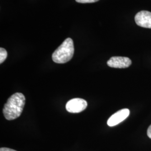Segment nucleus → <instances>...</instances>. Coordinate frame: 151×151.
Here are the masks:
<instances>
[{"label":"nucleus","mask_w":151,"mask_h":151,"mask_svg":"<svg viewBox=\"0 0 151 151\" xmlns=\"http://www.w3.org/2000/svg\"><path fill=\"white\" fill-rule=\"evenodd\" d=\"M75 52L72 39L67 38L52 54V60L57 63H65L73 57Z\"/></svg>","instance_id":"f03ea898"},{"label":"nucleus","mask_w":151,"mask_h":151,"mask_svg":"<svg viewBox=\"0 0 151 151\" xmlns=\"http://www.w3.org/2000/svg\"><path fill=\"white\" fill-rule=\"evenodd\" d=\"M99 0H76V2L78 3L82 4H86V3H93L97 2Z\"/></svg>","instance_id":"6e6552de"},{"label":"nucleus","mask_w":151,"mask_h":151,"mask_svg":"<svg viewBox=\"0 0 151 151\" xmlns=\"http://www.w3.org/2000/svg\"><path fill=\"white\" fill-rule=\"evenodd\" d=\"M135 22L140 27L151 29V12L148 11H141L135 16Z\"/></svg>","instance_id":"39448f33"},{"label":"nucleus","mask_w":151,"mask_h":151,"mask_svg":"<svg viewBox=\"0 0 151 151\" xmlns=\"http://www.w3.org/2000/svg\"><path fill=\"white\" fill-rule=\"evenodd\" d=\"M130 111L128 109H123L114 114L108 119L107 124L110 127L115 126L127 118L129 115Z\"/></svg>","instance_id":"423d86ee"},{"label":"nucleus","mask_w":151,"mask_h":151,"mask_svg":"<svg viewBox=\"0 0 151 151\" xmlns=\"http://www.w3.org/2000/svg\"><path fill=\"white\" fill-rule=\"evenodd\" d=\"M25 104V97L19 92H16L9 98L3 109L6 119L12 120L19 118L23 111Z\"/></svg>","instance_id":"f257e3e1"},{"label":"nucleus","mask_w":151,"mask_h":151,"mask_svg":"<svg viewBox=\"0 0 151 151\" xmlns=\"http://www.w3.org/2000/svg\"><path fill=\"white\" fill-rule=\"evenodd\" d=\"M0 151H16L12 149H10L9 148H1L0 149Z\"/></svg>","instance_id":"1a4fd4ad"},{"label":"nucleus","mask_w":151,"mask_h":151,"mask_svg":"<svg viewBox=\"0 0 151 151\" xmlns=\"http://www.w3.org/2000/svg\"><path fill=\"white\" fill-rule=\"evenodd\" d=\"M132 64V60L128 57H113L107 62L108 66L115 68H125Z\"/></svg>","instance_id":"20e7f679"},{"label":"nucleus","mask_w":151,"mask_h":151,"mask_svg":"<svg viewBox=\"0 0 151 151\" xmlns=\"http://www.w3.org/2000/svg\"><path fill=\"white\" fill-rule=\"evenodd\" d=\"M147 135L148 137L151 139V125L149 127L147 130Z\"/></svg>","instance_id":"9d476101"},{"label":"nucleus","mask_w":151,"mask_h":151,"mask_svg":"<svg viewBox=\"0 0 151 151\" xmlns=\"http://www.w3.org/2000/svg\"><path fill=\"white\" fill-rule=\"evenodd\" d=\"M87 103L84 99L75 98L68 101L65 105L67 111L70 113H79L86 109Z\"/></svg>","instance_id":"7ed1b4c3"},{"label":"nucleus","mask_w":151,"mask_h":151,"mask_svg":"<svg viewBox=\"0 0 151 151\" xmlns=\"http://www.w3.org/2000/svg\"><path fill=\"white\" fill-rule=\"evenodd\" d=\"M7 57V52L6 50L5 49L3 48H0V63L2 64Z\"/></svg>","instance_id":"0eeeda50"}]
</instances>
